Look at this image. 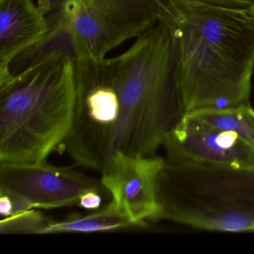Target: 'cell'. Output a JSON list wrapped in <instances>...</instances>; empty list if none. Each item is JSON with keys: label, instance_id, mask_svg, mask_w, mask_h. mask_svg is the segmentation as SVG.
Instances as JSON below:
<instances>
[{"label": "cell", "instance_id": "obj_11", "mask_svg": "<svg viewBox=\"0 0 254 254\" xmlns=\"http://www.w3.org/2000/svg\"><path fill=\"white\" fill-rule=\"evenodd\" d=\"M48 29L41 40L18 55L10 64L11 75H17L44 62L59 58L73 62L81 55L72 28L62 11L52 6L46 15Z\"/></svg>", "mask_w": 254, "mask_h": 254}, {"label": "cell", "instance_id": "obj_1", "mask_svg": "<svg viewBox=\"0 0 254 254\" xmlns=\"http://www.w3.org/2000/svg\"><path fill=\"white\" fill-rule=\"evenodd\" d=\"M170 32L184 114L249 104L254 72V11L197 0H157Z\"/></svg>", "mask_w": 254, "mask_h": 254}, {"label": "cell", "instance_id": "obj_17", "mask_svg": "<svg viewBox=\"0 0 254 254\" xmlns=\"http://www.w3.org/2000/svg\"><path fill=\"white\" fill-rule=\"evenodd\" d=\"M203 3L231 9L254 11V0H197Z\"/></svg>", "mask_w": 254, "mask_h": 254}, {"label": "cell", "instance_id": "obj_7", "mask_svg": "<svg viewBox=\"0 0 254 254\" xmlns=\"http://www.w3.org/2000/svg\"><path fill=\"white\" fill-rule=\"evenodd\" d=\"M165 158L117 151L104 166L101 182L111 201L136 227L157 221L158 178Z\"/></svg>", "mask_w": 254, "mask_h": 254}, {"label": "cell", "instance_id": "obj_15", "mask_svg": "<svg viewBox=\"0 0 254 254\" xmlns=\"http://www.w3.org/2000/svg\"><path fill=\"white\" fill-rule=\"evenodd\" d=\"M35 209H37L36 206L25 197L0 190V215L2 218Z\"/></svg>", "mask_w": 254, "mask_h": 254}, {"label": "cell", "instance_id": "obj_3", "mask_svg": "<svg viewBox=\"0 0 254 254\" xmlns=\"http://www.w3.org/2000/svg\"><path fill=\"white\" fill-rule=\"evenodd\" d=\"M75 98V62L63 58L0 81V162L47 161L70 132Z\"/></svg>", "mask_w": 254, "mask_h": 254}, {"label": "cell", "instance_id": "obj_4", "mask_svg": "<svg viewBox=\"0 0 254 254\" xmlns=\"http://www.w3.org/2000/svg\"><path fill=\"white\" fill-rule=\"evenodd\" d=\"M157 190V221L206 231L254 233V169L165 158Z\"/></svg>", "mask_w": 254, "mask_h": 254}, {"label": "cell", "instance_id": "obj_8", "mask_svg": "<svg viewBox=\"0 0 254 254\" xmlns=\"http://www.w3.org/2000/svg\"><path fill=\"white\" fill-rule=\"evenodd\" d=\"M166 160L227 169H254V148L236 133L184 114L163 141Z\"/></svg>", "mask_w": 254, "mask_h": 254}, {"label": "cell", "instance_id": "obj_18", "mask_svg": "<svg viewBox=\"0 0 254 254\" xmlns=\"http://www.w3.org/2000/svg\"><path fill=\"white\" fill-rule=\"evenodd\" d=\"M53 1V0H38V8L44 15H47L51 11Z\"/></svg>", "mask_w": 254, "mask_h": 254}, {"label": "cell", "instance_id": "obj_14", "mask_svg": "<svg viewBox=\"0 0 254 254\" xmlns=\"http://www.w3.org/2000/svg\"><path fill=\"white\" fill-rule=\"evenodd\" d=\"M51 220L37 209L2 218L0 222L1 234H42Z\"/></svg>", "mask_w": 254, "mask_h": 254}, {"label": "cell", "instance_id": "obj_13", "mask_svg": "<svg viewBox=\"0 0 254 254\" xmlns=\"http://www.w3.org/2000/svg\"><path fill=\"white\" fill-rule=\"evenodd\" d=\"M186 114L216 128L234 132L254 148V108L250 103L204 108Z\"/></svg>", "mask_w": 254, "mask_h": 254}, {"label": "cell", "instance_id": "obj_10", "mask_svg": "<svg viewBox=\"0 0 254 254\" xmlns=\"http://www.w3.org/2000/svg\"><path fill=\"white\" fill-rule=\"evenodd\" d=\"M47 29V17L32 0H0V81L11 76V62Z\"/></svg>", "mask_w": 254, "mask_h": 254}, {"label": "cell", "instance_id": "obj_5", "mask_svg": "<svg viewBox=\"0 0 254 254\" xmlns=\"http://www.w3.org/2000/svg\"><path fill=\"white\" fill-rule=\"evenodd\" d=\"M76 98L72 128L61 148L78 166L101 172L121 106L105 59L75 62Z\"/></svg>", "mask_w": 254, "mask_h": 254}, {"label": "cell", "instance_id": "obj_12", "mask_svg": "<svg viewBox=\"0 0 254 254\" xmlns=\"http://www.w3.org/2000/svg\"><path fill=\"white\" fill-rule=\"evenodd\" d=\"M137 228L117 209L112 201L86 215H75L64 221H50L42 234L91 233Z\"/></svg>", "mask_w": 254, "mask_h": 254}, {"label": "cell", "instance_id": "obj_16", "mask_svg": "<svg viewBox=\"0 0 254 254\" xmlns=\"http://www.w3.org/2000/svg\"><path fill=\"white\" fill-rule=\"evenodd\" d=\"M104 194H108L99 190H93L85 191L80 196L76 206L86 210H97L102 206Z\"/></svg>", "mask_w": 254, "mask_h": 254}, {"label": "cell", "instance_id": "obj_2", "mask_svg": "<svg viewBox=\"0 0 254 254\" xmlns=\"http://www.w3.org/2000/svg\"><path fill=\"white\" fill-rule=\"evenodd\" d=\"M105 62L121 106L107 162L117 151L155 155L184 114L169 29L159 21L127 51Z\"/></svg>", "mask_w": 254, "mask_h": 254}, {"label": "cell", "instance_id": "obj_9", "mask_svg": "<svg viewBox=\"0 0 254 254\" xmlns=\"http://www.w3.org/2000/svg\"><path fill=\"white\" fill-rule=\"evenodd\" d=\"M93 190L110 195L101 181L71 167L53 166L47 160L28 164L0 162V190L25 197L38 209L77 205L83 193Z\"/></svg>", "mask_w": 254, "mask_h": 254}, {"label": "cell", "instance_id": "obj_6", "mask_svg": "<svg viewBox=\"0 0 254 254\" xmlns=\"http://www.w3.org/2000/svg\"><path fill=\"white\" fill-rule=\"evenodd\" d=\"M72 28L81 59H105L161 20L157 0H53Z\"/></svg>", "mask_w": 254, "mask_h": 254}]
</instances>
